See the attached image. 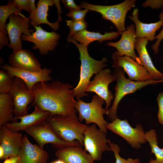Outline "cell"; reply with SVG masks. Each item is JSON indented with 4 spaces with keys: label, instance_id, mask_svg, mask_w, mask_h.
Masks as SVG:
<instances>
[{
    "label": "cell",
    "instance_id": "21",
    "mask_svg": "<svg viewBox=\"0 0 163 163\" xmlns=\"http://www.w3.org/2000/svg\"><path fill=\"white\" fill-rule=\"evenodd\" d=\"M138 14V9L136 8L133 10L132 15L129 16L135 24L136 38H146L150 41L155 40L156 31L163 26V11L160 13L158 21L149 24L141 22L139 20Z\"/></svg>",
    "mask_w": 163,
    "mask_h": 163
},
{
    "label": "cell",
    "instance_id": "11",
    "mask_svg": "<svg viewBox=\"0 0 163 163\" xmlns=\"http://www.w3.org/2000/svg\"><path fill=\"white\" fill-rule=\"evenodd\" d=\"M35 31L30 35L23 34L21 40L30 42L34 44L32 46L34 50L38 49L40 53L44 55L55 50L58 44L60 35L54 31L48 32L40 26L33 25Z\"/></svg>",
    "mask_w": 163,
    "mask_h": 163
},
{
    "label": "cell",
    "instance_id": "1",
    "mask_svg": "<svg viewBox=\"0 0 163 163\" xmlns=\"http://www.w3.org/2000/svg\"><path fill=\"white\" fill-rule=\"evenodd\" d=\"M73 88L70 84L58 80L38 83L32 89L34 97L32 104L51 115L77 117Z\"/></svg>",
    "mask_w": 163,
    "mask_h": 163
},
{
    "label": "cell",
    "instance_id": "25",
    "mask_svg": "<svg viewBox=\"0 0 163 163\" xmlns=\"http://www.w3.org/2000/svg\"><path fill=\"white\" fill-rule=\"evenodd\" d=\"M121 34L118 32H106L102 34L99 32H91L84 29L73 34L72 37L87 47L91 43L98 41L100 43L103 41L114 39Z\"/></svg>",
    "mask_w": 163,
    "mask_h": 163
},
{
    "label": "cell",
    "instance_id": "24",
    "mask_svg": "<svg viewBox=\"0 0 163 163\" xmlns=\"http://www.w3.org/2000/svg\"><path fill=\"white\" fill-rule=\"evenodd\" d=\"M54 4V0H39L36 9L30 14L28 18L30 20V22L33 25L36 26L46 24L55 30H58L60 26L59 22L57 21L54 23H51L47 18L49 7L52 6Z\"/></svg>",
    "mask_w": 163,
    "mask_h": 163
},
{
    "label": "cell",
    "instance_id": "44",
    "mask_svg": "<svg viewBox=\"0 0 163 163\" xmlns=\"http://www.w3.org/2000/svg\"><path fill=\"white\" fill-rule=\"evenodd\" d=\"M162 139H163V137H162Z\"/></svg>",
    "mask_w": 163,
    "mask_h": 163
},
{
    "label": "cell",
    "instance_id": "14",
    "mask_svg": "<svg viewBox=\"0 0 163 163\" xmlns=\"http://www.w3.org/2000/svg\"><path fill=\"white\" fill-rule=\"evenodd\" d=\"M112 67L121 68L128 75V78L137 82H144L154 80L145 68L131 57L120 56L115 52L112 55Z\"/></svg>",
    "mask_w": 163,
    "mask_h": 163
},
{
    "label": "cell",
    "instance_id": "34",
    "mask_svg": "<svg viewBox=\"0 0 163 163\" xmlns=\"http://www.w3.org/2000/svg\"><path fill=\"white\" fill-rule=\"evenodd\" d=\"M13 2L16 7L21 10H24L30 13L31 12L29 7V0H14Z\"/></svg>",
    "mask_w": 163,
    "mask_h": 163
},
{
    "label": "cell",
    "instance_id": "18",
    "mask_svg": "<svg viewBox=\"0 0 163 163\" xmlns=\"http://www.w3.org/2000/svg\"><path fill=\"white\" fill-rule=\"evenodd\" d=\"M23 136L21 133L12 131L4 125L0 127V146L4 151V160L18 155Z\"/></svg>",
    "mask_w": 163,
    "mask_h": 163
},
{
    "label": "cell",
    "instance_id": "27",
    "mask_svg": "<svg viewBox=\"0 0 163 163\" xmlns=\"http://www.w3.org/2000/svg\"><path fill=\"white\" fill-rule=\"evenodd\" d=\"M14 112L12 95L9 93H0V127L14 121Z\"/></svg>",
    "mask_w": 163,
    "mask_h": 163
},
{
    "label": "cell",
    "instance_id": "23",
    "mask_svg": "<svg viewBox=\"0 0 163 163\" xmlns=\"http://www.w3.org/2000/svg\"><path fill=\"white\" fill-rule=\"evenodd\" d=\"M149 40L146 38L137 39L135 49L137 51L141 65L146 69L154 80L163 79V73L154 66L146 48Z\"/></svg>",
    "mask_w": 163,
    "mask_h": 163
},
{
    "label": "cell",
    "instance_id": "19",
    "mask_svg": "<svg viewBox=\"0 0 163 163\" xmlns=\"http://www.w3.org/2000/svg\"><path fill=\"white\" fill-rule=\"evenodd\" d=\"M11 67L22 70L39 71L41 70L40 64L37 58L30 51L22 49L13 51L8 59Z\"/></svg>",
    "mask_w": 163,
    "mask_h": 163
},
{
    "label": "cell",
    "instance_id": "12",
    "mask_svg": "<svg viewBox=\"0 0 163 163\" xmlns=\"http://www.w3.org/2000/svg\"><path fill=\"white\" fill-rule=\"evenodd\" d=\"M9 93L12 95L14 105V120L18 117L28 114L29 105L33 103L34 94L26 84L17 77L13 78L12 87Z\"/></svg>",
    "mask_w": 163,
    "mask_h": 163
},
{
    "label": "cell",
    "instance_id": "15",
    "mask_svg": "<svg viewBox=\"0 0 163 163\" xmlns=\"http://www.w3.org/2000/svg\"><path fill=\"white\" fill-rule=\"evenodd\" d=\"M1 67L13 77H17L22 80L31 91L36 84L42 82H49L52 80L50 74L53 71L46 68L40 71H32L13 68L7 64H4Z\"/></svg>",
    "mask_w": 163,
    "mask_h": 163
},
{
    "label": "cell",
    "instance_id": "26",
    "mask_svg": "<svg viewBox=\"0 0 163 163\" xmlns=\"http://www.w3.org/2000/svg\"><path fill=\"white\" fill-rule=\"evenodd\" d=\"M22 11L18 9L13 1L8 2V4L0 6V49L3 46L9 45V39L6 29L7 20L11 14L21 13Z\"/></svg>",
    "mask_w": 163,
    "mask_h": 163
},
{
    "label": "cell",
    "instance_id": "37",
    "mask_svg": "<svg viewBox=\"0 0 163 163\" xmlns=\"http://www.w3.org/2000/svg\"><path fill=\"white\" fill-rule=\"evenodd\" d=\"M61 2L65 8L70 11L74 10H82L80 6L77 5L73 0H62Z\"/></svg>",
    "mask_w": 163,
    "mask_h": 163
},
{
    "label": "cell",
    "instance_id": "42",
    "mask_svg": "<svg viewBox=\"0 0 163 163\" xmlns=\"http://www.w3.org/2000/svg\"><path fill=\"white\" fill-rule=\"evenodd\" d=\"M55 163H66L62 160L59 159L58 160L55 161Z\"/></svg>",
    "mask_w": 163,
    "mask_h": 163
},
{
    "label": "cell",
    "instance_id": "13",
    "mask_svg": "<svg viewBox=\"0 0 163 163\" xmlns=\"http://www.w3.org/2000/svg\"><path fill=\"white\" fill-rule=\"evenodd\" d=\"M109 69H102L94 76L85 89V92H92L102 98L106 104L105 108L109 109L114 97L109 90V84L115 81L114 75Z\"/></svg>",
    "mask_w": 163,
    "mask_h": 163
},
{
    "label": "cell",
    "instance_id": "32",
    "mask_svg": "<svg viewBox=\"0 0 163 163\" xmlns=\"http://www.w3.org/2000/svg\"><path fill=\"white\" fill-rule=\"evenodd\" d=\"M89 11L87 9L84 10H74L70 11L66 14L67 16L72 20L76 21L84 20L87 13Z\"/></svg>",
    "mask_w": 163,
    "mask_h": 163
},
{
    "label": "cell",
    "instance_id": "35",
    "mask_svg": "<svg viewBox=\"0 0 163 163\" xmlns=\"http://www.w3.org/2000/svg\"><path fill=\"white\" fill-rule=\"evenodd\" d=\"M142 6L144 7L149 6L153 9H160L163 8V0H147L142 4Z\"/></svg>",
    "mask_w": 163,
    "mask_h": 163
},
{
    "label": "cell",
    "instance_id": "9",
    "mask_svg": "<svg viewBox=\"0 0 163 163\" xmlns=\"http://www.w3.org/2000/svg\"><path fill=\"white\" fill-rule=\"evenodd\" d=\"M29 18H26L22 14L14 13L9 17L8 22L6 24V29L9 43L8 46L13 51L22 49L21 35L24 34L30 35L34 31L30 29Z\"/></svg>",
    "mask_w": 163,
    "mask_h": 163
},
{
    "label": "cell",
    "instance_id": "22",
    "mask_svg": "<svg viewBox=\"0 0 163 163\" xmlns=\"http://www.w3.org/2000/svg\"><path fill=\"white\" fill-rule=\"evenodd\" d=\"M82 146L79 145L59 149L55 154L58 159L66 163H94L91 155Z\"/></svg>",
    "mask_w": 163,
    "mask_h": 163
},
{
    "label": "cell",
    "instance_id": "6",
    "mask_svg": "<svg viewBox=\"0 0 163 163\" xmlns=\"http://www.w3.org/2000/svg\"><path fill=\"white\" fill-rule=\"evenodd\" d=\"M136 2L135 0H126L118 4L106 6L91 4L83 2L79 6L82 8L100 13L103 18L111 22L117 28V32L121 34L126 30L125 24L126 14L135 6Z\"/></svg>",
    "mask_w": 163,
    "mask_h": 163
},
{
    "label": "cell",
    "instance_id": "36",
    "mask_svg": "<svg viewBox=\"0 0 163 163\" xmlns=\"http://www.w3.org/2000/svg\"><path fill=\"white\" fill-rule=\"evenodd\" d=\"M155 39H156V40L155 43L152 46V48L154 53L157 54L159 52V46L161 41L163 39V26L162 30L156 36Z\"/></svg>",
    "mask_w": 163,
    "mask_h": 163
},
{
    "label": "cell",
    "instance_id": "20",
    "mask_svg": "<svg viewBox=\"0 0 163 163\" xmlns=\"http://www.w3.org/2000/svg\"><path fill=\"white\" fill-rule=\"evenodd\" d=\"M50 115L51 114L49 112L41 110L34 106V110L31 113L15 119L20 120L19 122L15 120L4 126L14 132L24 131L29 127L44 122L46 118Z\"/></svg>",
    "mask_w": 163,
    "mask_h": 163
},
{
    "label": "cell",
    "instance_id": "5",
    "mask_svg": "<svg viewBox=\"0 0 163 163\" xmlns=\"http://www.w3.org/2000/svg\"><path fill=\"white\" fill-rule=\"evenodd\" d=\"M105 102L104 99L97 95L93 96L90 102H85L80 99H77L75 108L78 112V120L82 121L84 120L87 124L94 123L97 125L101 130L106 133L108 123L104 119V115L107 114V110L102 107Z\"/></svg>",
    "mask_w": 163,
    "mask_h": 163
},
{
    "label": "cell",
    "instance_id": "17",
    "mask_svg": "<svg viewBox=\"0 0 163 163\" xmlns=\"http://www.w3.org/2000/svg\"><path fill=\"white\" fill-rule=\"evenodd\" d=\"M17 163H47V152L36 144L32 143L26 135L23 136L21 147L18 155Z\"/></svg>",
    "mask_w": 163,
    "mask_h": 163
},
{
    "label": "cell",
    "instance_id": "38",
    "mask_svg": "<svg viewBox=\"0 0 163 163\" xmlns=\"http://www.w3.org/2000/svg\"><path fill=\"white\" fill-rule=\"evenodd\" d=\"M35 0H29V7L31 13L34 11L36 8L37 7H36L35 5Z\"/></svg>",
    "mask_w": 163,
    "mask_h": 163
},
{
    "label": "cell",
    "instance_id": "41",
    "mask_svg": "<svg viewBox=\"0 0 163 163\" xmlns=\"http://www.w3.org/2000/svg\"><path fill=\"white\" fill-rule=\"evenodd\" d=\"M3 163H11V160L9 158L4 160Z\"/></svg>",
    "mask_w": 163,
    "mask_h": 163
},
{
    "label": "cell",
    "instance_id": "7",
    "mask_svg": "<svg viewBox=\"0 0 163 163\" xmlns=\"http://www.w3.org/2000/svg\"><path fill=\"white\" fill-rule=\"evenodd\" d=\"M108 129L124 139L134 149H138L147 142L142 125L138 124L132 127L128 121L117 117L107 126Z\"/></svg>",
    "mask_w": 163,
    "mask_h": 163
},
{
    "label": "cell",
    "instance_id": "28",
    "mask_svg": "<svg viewBox=\"0 0 163 163\" xmlns=\"http://www.w3.org/2000/svg\"><path fill=\"white\" fill-rule=\"evenodd\" d=\"M145 137L151 149V153L154 154L155 158L151 159L148 163H163V148L158 145L157 135L155 130L152 129L145 133Z\"/></svg>",
    "mask_w": 163,
    "mask_h": 163
},
{
    "label": "cell",
    "instance_id": "33",
    "mask_svg": "<svg viewBox=\"0 0 163 163\" xmlns=\"http://www.w3.org/2000/svg\"><path fill=\"white\" fill-rule=\"evenodd\" d=\"M158 106V118L160 124L163 125V91L159 93L157 98Z\"/></svg>",
    "mask_w": 163,
    "mask_h": 163
},
{
    "label": "cell",
    "instance_id": "39",
    "mask_svg": "<svg viewBox=\"0 0 163 163\" xmlns=\"http://www.w3.org/2000/svg\"><path fill=\"white\" fill-rule=\"evenodd\" d=\"M9 158L11 163H17L19 159L18 155L12 156Z\"/></svg>",
    "mask_w": 163,
    "mask_h": 163
},
{
    "label": "cell",
    "instance_id": "30",
    "mask_svg": "<svg viewBox=\"0 0 163 163\" xmlns=\"http://www.w3.org/2000/svg\"><path fill=\"white\" fill-rule=\"evenodd\" d=\"M108 143L111 151L114 153L115 163H140V160L138 158H129L126 159L122 158L119 155L120 152L119 146L117 144L111 142L109 139Z\"/></svg>",
    "mask_w": 163,
    "mask_h": 163
},
{
    "label": "cell",
    "instance_id": "16",
    "mask_svg": "<svg viewBox=\"0 0 163 163\" xmlns=\"http://www.w3.org/2000/svg\"><path fill=\"white\" fill-rule=\"evenodd\" d=\"M135 30L134 25L130 24L127 27L126 30L121 33V37L118 41L108 42L107 45L115 48L117 51L114 52L117 55L131 57L141 65L138 56L135 51L136 40Z\"/></svg>",
    "mask_w": 163,
    "mask_h": 163
},
{
    "label": "cell",
    "instance_id": "29",
    "mask_svg": "<svg viewBox=\"0 0 163 163\" xmlns=\"http://www.w3.org/2000/svg\"><path fill=\"white\" fill-rule=\"evenodd\" d=\"M13 78L7 72L2 69H0V93H10Z\"/></svg>",
    "mask_w": 163,
    "mask_h": 163
},
{
    "label": "cell",
    "instance_id": "40",
    "mask_svg": "<svg viewBox=\"0 0 163 163\" xmlns=\"http://www.w3.org/2000/svg\"><path fill=\"white\" fill-rule=\"evenodd\" d=\"M4 156V152L3 148L0 146V158L3 159Z\"/></svg>",
    "mask_w": 163,
    "mask_h": 163
},
{
    "label": "cell",
    "instance_id": "43",
    "mask_svg": "<svg viewBox=\"0 0 163 163\" xmlns=\"http://www.w3.org/2000/svg\"><path fill=\"white\" fill-rule=\"evenodd\" d=\"M50 163H55V161H54L51 162Z\"/></svg>",
    "mask_w": 163,
    "mask_h": 163
},
{
    "label": "cell",
    "instance_id": "4",
    "mask_svg": "<svg viewBox=\"0 0 163 163\" xmlns=\"http://www.w3.org/2000/svg\"><path fill=\"white\" fill-rule=\"evenodd\" d=\"M113 74L115 76L117 82L114 88V97L111 107L107 110V114L112 121L117 117V110L119 104L124 97L134 93L147 85L163 83V79L144 82L131 80L125 77V72L121 68L115 69Z\"/></svg>",
    "mask_w": 163,
    "mask_h": 163
},
{
    "label": "cell",
    "instance_id": "10",
    "mask_svg": "<svg viewBox=\"0 0 163 163\" xmlns=\"http://www.w3.org/2000/svg\"><path fill=\"white\" fill-rule=\"evenodd\" d=\"M24 131L31 136L38 145L42 148L47 143L52 144L58 149L81 145L77 140L73 143H69L60 139L45 121L42 123L29 127Z\"/></svg>",
    "mask_w": 163,
    "mask_h": 163
},
{
    "label": "cell",
    "instance_id": "31",
    "mask_svg": "<svg viewBox=\"0 0 163 163\" xmlns=\"http://www.w3.org/2000/svg\"><path fill=\"white\" fill-rule=\"evenodd\" d=\"M66 22L70 29L68 37H71L74 34L85 29L87 25L84 20L78 21L66 20Z\"/></svg>",
    "mask_w": 163,
    "mask_h": 163
},
{
    "label": "cell",
    "instance_id": "3",
    "mask_svg": "<svg viewBox=\"0 0 163 163\" xmlns=\"http://www.w3.org/2000/svg\"><path fill=\"white\" fill-rule=\"evenodd\" d=\"M45 122L62 140L69 143L77 140L84 146L83 132L87 126L79 122L77 117L53 115L47 117Z\"/></svg>",
    "mask_w": 163,
    "mask_h": 163
},
{
    "label": "cell",
    "instance_id": "2",
    "mask_svg": "<svg viewBox=\"0 0 163 163\" xmlns=\"http://www.w3.org/2000/svg\"><path fill=\"white\" fill-rule=\"evenodd\" d=\"M69 42L74 43L77 47L80 54L79 59L81 66L79 79L76 86L73 89L75 97L80 99L87 96L85 89L90 83V79L94 74H97L106 66L105 63L107 61L106 57H104L100 60H97L89 55L87 47L79 43L72 37H67Z\"/></svg>",
    "mask_w": 163,
    "mask_h": 163
},
{
    "label": "cell",
    "instance_id": "8",
    "mask_svg": "<svg viewBox=\"0 0 163 163\" xmlns=\"http://www.w3.org/2000/svg\"><path fill=\"white\" fill-rule=\"evenodd\" d=\"M106 134L97 128L95 124L87 126L84 131L85 150L94 161L101 160L104 152L111 151Z\"/></svg>",
    "mask_w": 163,
    "mask_h": 163
}]
</instances>
